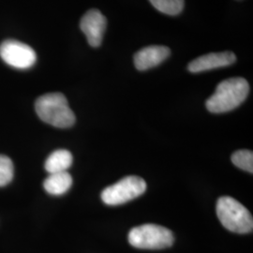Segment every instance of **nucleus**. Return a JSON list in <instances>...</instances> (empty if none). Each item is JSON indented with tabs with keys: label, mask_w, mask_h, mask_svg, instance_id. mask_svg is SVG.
<instances>
[{
	"label": "nucleus",
	"mask_w": 253,
	"mask_h": 253,
	"mask_svg": "<svg viewBox=\"0 0 253 253\" xmlns=\"http://www.w3.org/2000/svg\"><path fill=\"white\" fill-rule=\"evenodd\" d=\"M249 92L250 85L244 78L227 79L217 84L215 93L207 100V108L214 114L230 112L244 102Z\"/></svg>",
	"instance_id": "obj_1"
},
{
	"label": "nucleus",
	"mask_w": 253,
	"mask_h": 253,
	"mask_svg": "<svg viewBox=\"0 0 253 253\" xmlns=\"http://www.w3.org/2000/svg\"><path fill=\"white\" fill-rule=\"evenodd\" d=\"M35 109L39 118L49 125L65 128L73 126L75 122V116L61 93H49L40 97Z\"/></svg>",
	"instance_id": "obj_2"
},
{
	"label": "nucleus",
	"mask_w": 253,
	"mask_h": 253,
	"mask_svg": "<svg viewBox=\"0 0 253 253\" xmlns=\"http://www.w3.org/2000/svg\"><path fill=\"white\" fill-rule=\"evenodd\" d=\"M217 215L221 224L230 232L248 234L253 231V218L251 212L230 196H222L217 200Z\"/></svg>",
	"instance_id": "obj_3"
},
{
	"label": "nucleus",
	"mask_w": 253,
	"mask_h": 253,
	"mask_svg": "<svg viewBox=\"0 0 253 253\" xmlns=\"http://www.w3.org/2000/svg\"><path fill=\"white\" fill-rule=\"evenodd\" d=\"M172 231L156 224H144L132 228L128 233V242L142 250H163L173 244Z\"/></svg>",
	"instance_id": "obj_4"
},
{
	"label": "nucleus",
	"mask_w": 253,
	"mask_h": 253,
	"mask_svg": "<svg viewBox=\"0 0 253 253\" xmlns=\"http://www.w3.org/2000/svg\"><path fill=\"white\" fill-rule=\"evenodd\" d=\"M145 190V181L139 176L130 175L105 188L101 192V200L108 206H119L141 196Z\"/></svg>",
	"instance_id": "obj_5"
},
{
	"label": "nucleus",
	"mask_w": 253,
	"mask_h": 253,
	"mask_svg": "<svg viewBox=\"0 0 253 253\" xmlns=\"http://www.w3.org/2000/svg\"><path fill=\"white\" fill-rule=\"evenodd\" d=\"M0 56L5 63L21 70L31 68L37 60L36 53L30 46L13 40L1 43Z\"/></svg>",
	"instance_id": "obj_6"
},
{
	"label": "nucleus",
	"mask_w": 253,
	"mask_h": 253,
	"mask_svg": "<svg viewBox=\"0 0 253 253\" xmlns=\"http://www.w3.org/2000/svg\"><path fill=\"white\" fill-rule=\"evenodd\" d=\"M106 26L107 20L98 9L88 10L80 22L81 30L92 47L100 46Z\"/></svg>",
	"instance_id": "obj_7"
},
{
	"label": "nucleus",
	"mask_w": 253,
	"mask_h": 253,
	"mask_svg": "<svg viewBox=\"0 0 253 253\" xmlns=\"http://www.w3.org/2000/svg\"><path fill=\"white\" fill-rule=\"evenodd\" d=\"M236 56L233 52H220V53H210L202 55L192 60L188 67L190 73H198L208 72L214 69L223 68L234 64Z\"/></svg>",
	"instance_id": "obj_8"
},
{
	"label": "nucleus",
	"mask_w": 253,
	"mask_h": 253,
	"mask_svg": "<svg viewBox=\"0 0 253 253\" xmlns=\"http://www.w3.org/2000/svg\"><path fill=\"white\" fill-rule=\"evenodd\" d=\"M171 50L162 45L145 47L134 54V65L139 71H147L163 63L169 57Z\"/></svg>",
	"instance_id": "obj_9"
},
{
	"label": "nucleus",
	"mask_w": 253,
	"mask_h": 253,
	"mask_svg": "<svg viewBox=\"0 0 253 253\" xmlns=\"http://www.w3.org/2000/svg\"><path fill=\"white\" fill-rule=\"evenodd\" d=\"M73 177L68 172L50 173L43 182L44 190L51 195H62L71 189Z\"/></svg>",
	"instance_id": "obj_10"
},
{
	"label": "nucleus",
	"mask_w": 253,
	"mask_h": 253,
	"mask_svg": "<svg viewBox=\"0 0 253 253\" xmlns=\"http://www.w3.org/2000/svg\"><path fill=\"white\" fill-rule=\"evenodd\" d=\"M73 164V155L65 149H58L51 154L45 162V170L49 173L67 172Z\"/></svg>",
	"instance_id": "obj_11"
},
{
	"label": "nucleus",
	"mask_w": 253,
	"mask_h": 253,
	"mask_svg": "<svg viewBox=\"0 0 253 253\" xmlns=\"http://www.w3.org/2000/svg\"><path fill=\"white\" fill-rule=\"evenodd\" d=\"M159 11L167 15H177L184 9V0H149Z\"/></svg>",
	"instance_id": "obj_12"
},
{
	"label": "nucleus",
	"mask_w": 253,
	"mask_h": 253,
	"mask_svg": "<svg viewBox=\"0 0 253 253\" xmlns=\"http://www.w3.org/2000/svg\"><path fill=\"white\" fill-rule=\"evenodd\" d=\"M232 163L236 167L247 171L253 172V153L251 150H238L232 155Z\"/></svg>",
	"instance_id": "obj_13"
},
{
	"label": "nucleus",
	"mask_w": 253,
	"mask_h": 253,
	"mask_svg": "<svg viewBox=\"0 0 253 253\" xmlns=\"http://www.w3.org/2000/svg\"><path fill=\"white\" fill-rule=\"evenodd\" d=\"M14 168L10 159L0 155V187L8 185L13 178Z\"/></svg>",
	"instance_id": "obj_14"
}]
</instances>
